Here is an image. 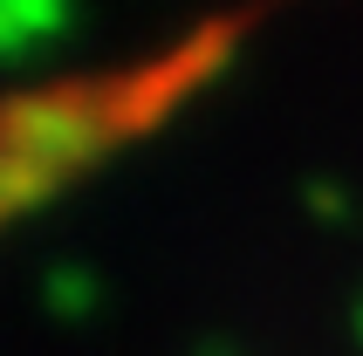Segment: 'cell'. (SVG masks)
<instances>
[{
	"mask_svg": "<svg viewBox=\"0 0 363 356\" xmlns=\"http://www.w3.org/2000/svg\"><path fill=\"white\" fill-rule=\"evenodd\" d=\"M302 199H308V213H323V219H350V192L336 185V178H308Z\"/></svg>",
	"mask_w": 363,
	"mask_h": 356,
	"instance_id": "5b68a950",
	"label": "cell"
},
{
	"mask_svg": "<svg viewBox=\"0 0 363 356\" xmlns=\"http://www.w3.org/2000/svg\"><path fill=\"white\" fill-rule=\"evenodd\" d=\"M41 199H55V178H48V172H35V165H21V158H7V151H0V219L28 213V206H41Z\"/></svg>",
	"mask_w": 363,
	"mask_h": 356,
	"instance_id": "277c9868",
	"label": "cell"
},
{
	"mask_svg": "<svg viewBox=\"0 0 363 356\" xmlns=\"http://www.w3.org/2000/svg\"><path fill=\"white\" fill-rule=\"evenodd\" d=\"M76 21V0H0V69L48 55Z\"/></svg>",
	"mask_w": 363,
	"mask_h": 356,
	"instance_id": "7a4b0ae2",
	"label": "cell"
},
{
	"mask_svg": "<svg viewBox=\"0 0 363 356\" xmlns=\"http://www.w3.org/2000/svg\"><path fill=\"white\" fill-rule=\"evenodd\" d=\"M41 308L62 322H89L103 308V274L82 267V260H48L41 267Z\"/></svg>",
	"mask_w": 363,
	"mask_h": 356,
	"instance_id": "3957f363",
	"label": "cell"
},
{
	"mask_svg": "<svg viewBox=\"0 0 363 356\" xmlns=\"http://www.w3.org/2000/svg\"><path fill=\"white\" fill-rule=\"evenodd\" d=\"M192 356H240V343H233V336H199Z\"/></svg>",
	"mask_w": 363,
	"mask_h": 356,
	"instance_id": "8992f818",
	"label": "cell"
},
{
	"mask_svg": "<svg viewBox=\"0 0 363 356\" xmlns=\"http://www.w3.org/2000/svg\"><path fill=\"white\" fill-rule=\"evenodd\" d=\"M350 336H357V350H363V295L350 301Z\"/></svg>",
	"mask_w": 363,
	"mask_h": 356,
	"instance_id": "52a82bcc",
	"label": "cell"
},
{
	"mask_svg": "<svg viewBox=\"0 0 363 356\" xmlns=\"http://www.w3.org/2000/svg\"><path fill=\"white\" fill-rule=\"evenodd\" d=\"M110 138H117V117L89 89H21L0 103V151L48 172L55 185L82 165H96Z\"/></svg>",
	"mask_w": 363,
	"mask_h": 356,
	"instance_id": "6da1fadb",
	"label": "cell"
}]
</instances>
